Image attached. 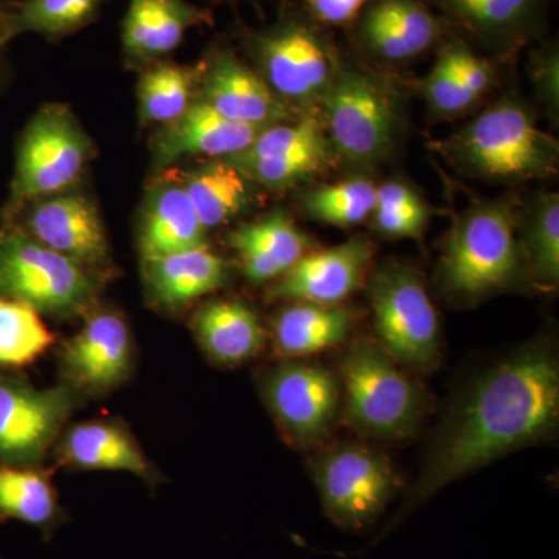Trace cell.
Returning a JSON list of instances; mask_svg holds the SVG:
<instances>
[{"mask_svg": "<svg viewBox=\"0 0 559 559\" xmlns=\"http://www.w3.org/2000/svg\"><path fill=\"white\" fill-rule=\"evenodd\" d=\"M558 415V359L538 342L474 382L451 411L393 525L451 481L549 436Z\"/></svg>", "mask_w": 559, "mask_h": 559, "instance_id": "1", "label": "cell"}, {"mask_svg": "<svg viewBox=\"0 0 559 559\" xmlns=\"http://www.w3.org/2000/svg\"><path fill=\"white\" fill-rule=\"evenodd\" d=\"M516 230L518 215L506 201L479 202L455 221L440 263L452 299L479 300L521 278L525 255Z\"/></svg>", "mask_w": 559, "mask_h": 559, "instance_id": "2", "label": "cell"}, {"mask_svg": "<svg viewBox=\"0 0 559 559\" xmlns=\"http://www.w3.org/2000/svg\"><path fill=\"white\" fill-rule=\"evenodd\" d=\"M444 150L463 170L495 180L543 179L558 165V142L520 100L503 98L452 134Z\"/></svg>", "mask_w": 559, "mask_h": 559, "instance_id": "3", "label": "cell"}, {"mask_svg": "<svg viewBox=\"0 0 559 559\" xmlns=\"http://www.w3.org/2000/svg\"><path fill=\"white\" fill-rule=\"evenodd\" d=\"M319 105L330 148L348 164L367 167L395 148L401 130L399 94L378 73L341 64Z\"/></svg>", "mask_w": 559, "mask_h": 559, "instance_id": "4", "label": "cell"}, {"mask_svg": "<svg viewBox=\"0 0 559 559\" xmlns=\"http://www.w3.org/2000/svg\"><path fill=\"white\" fill-rule=\"evenodd\" d=\"M345 409L353 428L381 440L406 439L425 412L421 390L381 345L356 342L341 358Z\"/></svg>", "mask_w": 559, "mask_h": 559, "instance_id": "5", "label": "cell"}, {"mask_svg": "<svg viewBox=\"0 0 559 559\" xmlns=\"http://www.w3.org/2000/svg\"><path fill=\"white\" fill-rule=\"evenodd\" d=\"M369 294L374 330L385 353L414 370L440 359V325L425 280L415 267L390 263L374 272Z\"/></svg>", "mask_w": 559, "mask_h": 559, "instance_id": "6", "label": "cell"}, {"mask_svg": "<svg viewBox=\"0 0 559 559\" xmlns=\"http://www.w3.org/2000/svg\"><path fill=\"white\" fill-rule=\"evenodd\" d=\"M246 46L271 90L299 108L320 103L341 68L326 36L300 17L250 33Z\"/></svg>", "mask_w": 559, "mask_h": 559, "instance_id": "7", "label": "cell"}, {"mask_svg": "<svg viewBox=\"0 0 559 559\" xmlns=\"http://www.w3.org/2000/svg\"><path fill=\"white\" fill-rule=\"evenodd\" d=\"M0 294L33 310L79 314L95 297L86 267L40 245L24 230L0 234Z\"/></svg>", "mask_w": 559, "mask_h": 559, "instance_id": "8", "label": "cell"}, {"mask_svg": "<svg viewBox=\"0 0 559 559\" xmlns=\"http://www.w3.org/2000/svg\"><path fill=\"white\" fill-rule=\"evenodd\" d=\"M92 142L69 108L47 105L28 121L11 182L10 209L69 189L91 160Z\"/></svg>", "mask_w": 559, "mask_h": 559, "instance_id": "9", "label": "cell"}, {"mask_svg": "<svg viewBox=\"0 0 559 559\" xmlns=\"http://www.w3.org/2000/svg\"><path fill=\"white\" fill-rule=\"evenodd\" d=\"M314 477L326 516L349 530L373 524L399 489L390 460L360 444L320 455Z\"/></svg>", "mask_w": 559, "mask_h": 559, "instance_id": "10", "label": "cell"}, {"mask_svg": "<svg viewBox=\"0 0 559 559\" xmlns=\"http://www.w3.org/2000/svg\"><path fill=\"white\" fill-rule=\"evenodd\" d=\"M263 393L280 428L300 447L325 437L336 418V380L314 364L289 362L267 371Z\"/></svg>", "mask_w": 559, "mask_h": 559, "instance_id": "11", "label": "cell"}, {"mask_svg": "<svg viewBox=\"0 0 559 559\" xmlns=\"http://www.w3.org/2000/svg\"><path fill=\"white\" fill-rule=\"evenodd\" d=\"M72 409L66 389L39 390L0 381V463L38 462Z\"/></svg>", "mask_w": 559, "mask_h": 559, "instance_id": "12", "label": "cell"}, {"mask_svg": "<svg viewBox=\"0 0 559 559\" xmlns=\"http://www.w3.org/2000/svg\"><path fill=\"white\" fill-rule=\"evenodd\" d=\"M373 259L369 238L353 237L334 248L305 253L270 290L271 299L340 305L362 283Z\"/></svg>", "mask_w": 559, "mask_h": 559, "instance_id": "13", "label": "cell"}, {"mask_svg": "<svg viewBox=\"0 0 559 559\" xmlns=\"http://www.w3.org/2000/svg\"><path fill=\"white\" fill-rule=\"evenodd\" d=\"M200 83V100L226 119L263 128L289 119L288 103L234 51H213Z\"/></svg>", "mask_w": 559, "mask_h": 559, "instance_id": "14", "label": "cell"}, {"mask_svg": "<svg viewBox=\"0 0 559 559\" xmlns=\"http://www.w3.org/2000/svg\"><path fill=\"white\" fill-rule=\"evenodd\" d=\"M356 22L360 46L388 62L421 57L443 35V22L425 0H369Z\"/></svg>", "mask_w": 559, "mask_h": 559, "instance_id": "15", "label": "cell"}, {"mask_svg": "<svg viewBox=\"0 0 559 559\" xmlns=\"http://www.w3.org/2000/svg\"><path fill=\"white\" fill-rule=\"evenodd\" d=\"M24 231L83 267L108 260V240L100 213L81 194H51L32 205Z\"/></svg>", "mask_w": 559, "mask_h": 559, "instance_id": "16", "label": "cell"}, {"mask_svg": "<svg viewBox=\"0 0 559 559\" xmlns=\"http://www.w3.org/2000/svg\"><path fill=\"white\" fill-rule=\"evenodd\" d=\"M131 334L114 312H97L62 348L68 377L76 388L105 392L116 388L130 371Z\"/></svg>", "mask_w": 559, "mask_h": 559, "instance_id": "17", "label": "cell"}, {"mask_svg": "<svg viewBox=\"0 0 559 559\" xmlns=\"http://www.w3.org/2000/svg\"><path fill=\"white\" fill-rule=\"evenodd\" d=\"M264 128L226 119L197 100L178 120L164 124L157 132L153 140L154 164L168 167L176 160L193 156L227 159L248 148Z\"/></svg>", "mask_w": 559, "mask_h": 559, "instance_id": "18", "label": "cell"}, {"mask_svg": "<svg viewBox=\"0 0 559 559\" xmlns=\"http://www.w3.org/2000/svg\"><path fill=\"white\" fill-rule=\"evenodd\" d=\"M489 50L520 49L540 32L547 0H430Z\"/></svg>", "mask_w": 559, "mask_h": 559, "instance_id": "19", "label": "cell"}, {"mask_svg": "<svg viewBox=\"0 0 559 559\" xmlns=\"http://www.w3.org/2000/svg\"><path fill=\"white\" fill-rule=\"evenodd\" d=\"M209 22V14L187 0H130L121 46L128 60L150 64L178 49L191 27Z\"/></svg>", "mask_w": 559, "mask_h": 559, "instance_id": "20", "label": "cell"}, {"mask_svg": "<svg viewBox=\"0 0 559 559\" xmlns=\"http://www.w3.org/2000/svg\"><path fill=\"white\" fill-rule=\"evenodd\" d=\"M227 242L237 252L246 277L255 283L283 277L311 248L310 238L282 209L237 227Z\"/></svg>", "mask_w": 559, "mask_h": 559, "instance_id": "21", "label": "cell"}, {"mask_svg": "<svg viewBox=\"0 0 559 559\" xmlns=\"http://www.w3.org/2000/svg\"><path fill=\"white\" fill-rule=\"evenodd\" d=\"M205 246L207 229L178 180L154 187L140 221L139 249L143 261Z\"/></svg>", "mask_w": 559, "mask_h": 559, "instance_id": "22", "label": "cell"}, {"mask_svg": "<svg viewBox=\"0 0 559 559\" xmlns=\"http://www.w3.org/2000/svg\"><path fill=\"white\" fill-rule=\"evenodd\" d=\"M227 264L205 246L145 261L146 285L153 299L176 308L221 288Z\"/></svg>", "mask_w": 559, "mask_h": 559, "instance_id": "23", "label": "cell"}, {"mask_svg": "<svg viewBox=\"0 0 559 559\" xmlns=\"http://www.w3.org/2000/svg\"><path fill=\"white\" fill-rule=\"evenodd\" d=\"M60 455L66 465L75 468L127 471L151 479L148 459L130 433L112 423L73 426L61 441Z\"/></svg>", "mask_w": 559, "mask_h": 559, "instance_id": "24", "label": "cell"}, {"mask_svg": "<svg viewBox=\"0 0 559 559\" xmlns=\"http://www.w3.org/2000/svg\"><path fill=\"white\" fill-rule=\"evenodd\" d=\"M194 333L210 358L226 366L245 362L264 345L259 316L235 300L212 301L194 316Z\"/></svg>", "mask_w": 559, "mask_h": 559, "instance_id": "25", "label": "cell"}, {"mask_svg": "<svg viewBox=\"0 0 559 559\" xmlns=\"http://www.w3.org/2000/svg\"><path fill=\"white\" fill-rule=\"evenodd\" d=\"M353 326L352 312L340 305L296 301L278 312L274 330L275 348L286 358H304L342 344Z\"/></svg>", "mask_w": 559, "mask_h": 559, "instance_id": "26", "label": "cell"}, {"mask_svg": "<svg viewBox=\"0 0 559 559\" xmlns=\"http://www.w3.org/2000/svg\"><path fill=\"white\" fill-rule=\"evenodd\" d=\"M176 180L189 194L202 226L207 230L229 223L253 201L252 180L226 159L180 173Z\"/></svg>", "mask_w": 559, "mask_h": 559, "instance_id": "27", "label": "cell"}, {"mask_svg": "<svg viewBox=\"0 0 559 559\" xmlns=\"http://www.w3.org/2000/svg\"><path fill=\"white\" fill-rule=\"evenodd\" d=\"M21 521L50 535L64 521L49 477L28 466L0 463V522Z\"/></svg>", "mask_w": 559, "mask_h": 559, "instance_id": "28", "label": "cell"}, {"mask_svg": "<svg viewBox=\"0 0 559 559\" xmlns=\"http://www.w3.org/2000/svg\"><path fill=\"white\" fill-rule=\"evenodd\" d=\"M200 72L173 62H153L139 80V114L145 123H171L193 105Z\"/></svg>", "mask_w": 559, "mask_h": 559, "instance_id": "29", "label": "cell"}, {"mask_svg": "<svg viewBox=\"0 0 559 559\" xmlns=\"http://www.w3.org/2000/svg\"><path fill=\"white\" fill-rule=\"evenodd\" d=\"M105 0H20L11 2V38L36 33L50 40L66 38L97 20Z\"/></svg>", "mask_w": 559, "mask_h": 559, "instance_id": "30", "label": "cell"}, {"mask_svg": "<svg viewBox=\"0 0 559 559\" xmlns=\"http://www.w3.org/2000/svg\"><path fill=\"white\" fill-rule=\"evenodd\" d=\"M522 221V249L530 270L544 285L559 280V200L557 193H540Z\"/></svg>", "mask_w": 559, "mask_h": 559, "instance_id": "31", "label": "cell"}, {"mask_svg": "<svg viewBox=\"0 0 559 559\" xmlns=\"http://www.w3.org/2000/svg\"><path fill=\"white\" fill-rule=\"evenodd\" d=\"M53 342L38 311L20 300L0 299V366H28Z\"/></svg>", "mask_w": 559, "mask_h": 559, "instance_id": "32", "label": "cell"}, {"mask_svg": "<svg viewBox=\"0 0 559 559\" xmlns=\"http://www.w3.org/2000/svg\"><path fill=\"white\" fill-rule=\"evenodd\" d=\"M377 189L369 179L342 180L305 194L304 209L312 219L329 226H358L373 215Z\"/></svg>", "mask_w": 559, "mask_h": 559, "instance_id": "33", "label": "cell"}, {"mask_svg": "<svg viewBox=\"0 0 559 559\" xmlns=\"http://www.w3.org/2000/svg\"><path fill=\"white\" fill-rule=\"evenodd\" d=\"M330 151V145H322L261 159L227 157L226 160L253 183L271 190H283L325 171L331 162Z\"/></svg>", "mask_w": 559, "mask_h": 559, "instance_id": "34", "label": "cell"}, {"mask_svg": "<svg viewBox=\"0 0 559 559\" xmlns=\"http://www.w3.org/2000/svg\"><path fill=\"white\" fill-rule=\"evenodd\" d=\"M429 210L406 183L385 182L377 189L374 226L389 238H419L428 224Z\"/></svg>", "mask_w": 559, "mask_h": 559, "instance_id": "35", "label": "cell"}, {"mask_svg": "<svg viewBox=\"0 0 559 559\" xmlns=\"http://www.w3.org/2000/svg\"><path fill=\"white\" fill-rule=\"evenodd\" d=\"M423 95L436 116L459 117L473 108L477 100L463 87L443 51H439L436 64L423 81Z\"/></svg>", "mask_w": 559, "mask_h": 559, "instance_id": "36", "label": "cell"}, {"mask_svg": "<svg viewBox=\"0 0 559 559\" xmlns=\"http://www.w3.org/2000/svg\"><path fill=\"white\" fill-rule=\"evenodd\" d=\"M447 55L455 76L477 102L491 90L495 70L463 40H450L440 49Z\"/></svg>", "mask_w": 559, "mask_h": 559, "instance_id": "37", "label": "cell"}, {"mask_svg": "<svg viewBox=\"0 0 559 559\" xmlns=\"http://www.w3.org/2000/svg\"><path fill=\"white\" fill-rule=\"evenodd\" d=\"M558 49L554 44L544 47L535 55L533 60V81L540 98L549 108L558 109V80H559Z\"/></svg>", "mask_w": 559, "mask_h": 559, "instance_id": "38", "label": "cell"}, {"mask_svg": "<svg viewBox=\"0 0 559 559\" xmlns=\"http://www.w3.org/2000/svg\"><path fill=\"white\" fill-rule=\"evenodd\" d=\"M312 16L330 25H345L358 20L369 0H305Z\"/></svg>", "mask_w": 559, "mask_h": 559, "instance_id": "39", "label": "cell"}, {"mask_svg": "<svg viewBox=\"0 0 559 559\" xmlns=\"http://www.w3.org/2000/svg\"><path fill=\"white\" fill-rule=\"evenodd\" d=\"M10 13L11 2L0 0V72H2L3 61H5L7 46L13 40L10 33Z\"/></svg>", "mask_w": 559, "mask_h": 559, "instance_id": "40", "label": "cell"}]
</instances>
